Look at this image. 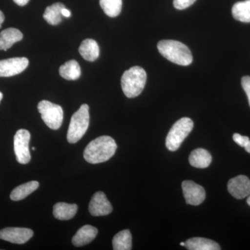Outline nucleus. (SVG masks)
I'll use <instances>...</instances> for the list:
<instances>
[{
  "mask_svg": "<svg viewBox=\"0 0 250 250\" xmlns=\"http://www.w3.org/2000/svg\"><path fill=\"white\" fill-rule=\"evenodd\" d=\"M117 149L116 141L111 136H103L97 138L86 146L83 157L91 164L106 162L114 155Z\"/></svg>",
  "mask_w": 250,
  "mask_h": 250,
  "instance_id": "obj_1",
  "label": "nucleus"
},
{
  "mask_svg": "<svg viewBox=\"0 0 250 250\" xmlns=\"http://www.w3.org/2000/svg\"><path fill=\"white\" fill-rule=\"evenodd\" d=\"M157 48L163 57L177 65L187 66L192 62V55L190 49L179 41H161L158 42Z\"/></svg>",
  "mask_w": 250,
  "mask_h": 250,
  "instance_id": "obj_2",
  "label": "nucleus"
},
{
  "mask_svg": "<svg viewBox=\"0 0 250 250\" xmlns=\"http://www.w3.org/2000/svg\"><path fill=\"white\" fill-rule=\"evenodd\" d=\"M147 81V74L143 67L134 66L126 70L121 78V86L125 96L134 98L142 93Z\"/></svg>",
  "mask_w": 250,
  "mask_h": 250,
  "instance_id": "obj_3",
  "label": "nucleus"
},
{
  "mask_svg": "<svg viewBox=\"0 0 250 250\" xmlns=\"http://www.w3.org/2000/svg\"><path fill=\"white\" fill-rule=\"evenodd\" d=\"M89 120V106L84 104L74 113L70 120L67 134L69 143H76L82 139L88 129Z\"/></svg>",
  "mask_w": 250,
  "mask_h": 250,
  "instance_id": "obj_4",
  "label": "nucleus"
},
{
  "mask_svg": "<svg viewBox=\"0 0 250 250\" xmlns=\"http://www.w3.org/2000/svg\"><path fill=\"white\" fill-rule=\"evenodd\" d=\"M193 122L189 118H182L176 122L167 135L166 146L172 152L177 150L193 129Z\"/></svg>",
  "mask_w": 250,
  "mask_h": 250,
  "instance_id": "obj_5",
  "label": "nucleus"
},
{
  "mask_svg": "<svg viewBox=\"0 0 250 250\" xmlns=\"http://www.w3.org/2000/svg\"><path fill=\"white\" fill-rule=\"evenodd\" d=\"M38 110L46 125L51 129L57 130L62 126L63 120V111L62 106L42 100L38 104Z\"/></svg>",
  "mask_w": 250,
  "mask_h": 250,
  "instance_id": "obj_6",
  "label": "nucleus"
},
{
  "mask_svg": "<svg viewBox=\"0 0 250 250\" xmlns=\"http://www.w3.org/2000/svg\"><path fill=\"white\" fill-rule=\"evenodd\" d=\"M31 135L26 129H20L14 136V151L16 159L21 164H27L31 160L29 143Z\"/></svg>",
  "mask_w": 250,
  "mask_h": 250,
  "instance_id": "obj_7",
  "label": "nucleus"
},
{
  "mask_svg": "<svg viewBox=\"0 0 250 250\" xmlns=\"http://www.w3.org/2000/svg\"><path fill=\"white\" fill-rule=\"evenodd\" d=\"M29 65L25 57H16L0 60V77H9L19 75Z\"/></svg>",
  "mask_w": 250,
  "mask_h": 250,
  "instance_id": "obj_8",
  "label": "nucleus"
},
{
  "mask_svg": "<svg viewBox=\"0 0 250 250\" xmlns=\"http://www.w3.org/2000/svg\"><path fill=\"white\" fill-rule=\"evenodd\" d=\"M184 196L188 205L197 206L205 201L206 192L202 186L192 181H184L182 182Z\"/></svg>",
  "mask_w": 250,
  "mask_h": 250,
  "instance_id": "obj_9",
  "label": "nucleus"
},
{
  "mask_svg": "<svg viewBox=\"0 0 250 250\" xmlns=\"http://www.w3.org/2000/svg\"><path fill=\"white\" fill-rule=\"evenodd\" d=\"M33 235L32 230L27 228H8L0 230V239L16 244L27 243Z\"/></svg>",
  "mask_w": 250,
  "mask_h": 250,
  "instance_id": "obj_10",
  "label": "nucleus"
},
{
  "mask_svg": "<svg viewBox=\"0 0 250 250\" xmlns=\"http://www.w3.org/2000/svg\"><path fill=\"white\" fill-rule=\"evenodd\" d=\"M88 209L93 216H104L111 213L113 207L111 202L103 192L98 191L94 194L89 204Z\"/></svg>",
  "mask_w": 250,
  "mask_h": 250,
  "instance_id": "obj_11",
  "label": "nucleus"
},
{
  "mask_svg": "<svg viewBox=\"0 0 250 250\" xmlns=\"http://www.w3.org/2000/svg\"><path fill=\"white\" fill-rule=\"evenodd\" d=\"M228 188L235 198H245L250 195V179L245 175L237 176L229 181Z\"/></svg>",
  "mask_w": 250,
  "mask_h": 250,
  "instance_id": "obj_12",
  "label": "nucleus"
},
{
  "mask_svg": "<svg viewBox=\"0 0 250 250\" xmlns=\"http://www.w3.org/2000/svg\"><path fill=\"white\" fill-rule=\"evenodd\" d=\"M98 229L91 225H85L77 231L76 234L72 238V242L76 247L84 246L95 239L98 235Z\"/></svg>",
  "mask_w": 250,
  "mask_h": 250,
  "instance_id": "obj_13",
  "label": "nucleus"
},
{
  "mask_svg": "<svg viewBox=\"0 0 250 250\" xmlns=\"http://www.w3.org/2000/svg\"><path fill=\"white\" fill-rule=\"evenodd\" d=\"M22 39V33L18 29L8 28L4 29L0 33V50H7Z\"/></svg>",
  "mask_w": 250,
  "mask_h": 250,
  "instance_id": "obj_14",
  "label": "nucleus"
},
{
  "mask_svg": "<svg viewBox=\"0 0 250 250\" xmlns=\"http://www.w3.org/2000/svg\"><path fill=\"white\" fill-rule=\"evenodd\" d=\"M212 156L205 149L198 148L190 153L189 163L190 165L197 168H206L211 164Z\"/></svg>",
  "mask_w": 250,
  "mask_h": 250,
  "instance_id": "obj_15",
  "label": "nucleus"
},
{
  "mask_svg": "<svg viewBox=\"0 0 250 250\" xmlns=\"http://www.w3.org/2000/svg\"><path fill=\"white\" fill-rule=\"evenodd\" d=\"M79 52L85 60L93 62L100 55V48L98 42L93 39H85L81 43Z\"/></svg>",
  "mask_w": 250,
  "mask_h": 250,
  "instance_id": "obj_16",
  "label": "nucleus"
},
{
  "mask_svg": "<svg viewBox=\"0 0 250 250\" xmlns=\"http://www.w3.org/2000/svg\"><path fill=\"white\" fill-rule=\"evenodd\" d=\"M186 248L189 250H220V246L212 240L195 237L186 242Z\"/></svg>",
  "mask_w": 250,
  "mask_h": 250,
  "instance_id": "obj_17",
  "label": "nucleus"
},
{
  "mask_svg": "<svg viewBox=\"0 0 250 250\" xmlns=\"http://www.w3.org/2000/svg\"><path fill=\"white\" fill-rule=\"evenodd\" d=\"M78 207L75 204H67L59 202L54 206L53 215L54 218L61 220H70L76 214Z\"/></svg>",
  "mask_w": 250,
  "mask_h": 250,
  "instance_id": "obj_18",
  "label": "nucleus"
},
{
  "mask_svg": "<svg viewBox=\"0 0 250 250\" xmlns=\"http://www.w3.org/2000/svg\"><path fill=\"white\" fill-rule=\"evenodd\" d=\"M65 8V5L62 3L57 2L47 6L43 14V18L46 22L51 25H57L62 22V9Z\"/></svg>",
  "mask_w": 250,
  "mask_h": 250,
  "instance_id": "obj_19",
  "label": "nucleus"
},
{
  "mask_svg": "<svg viewBox=\"0 0 250 250\" xmlns=\"http://www.w3.org/2000/svg\"><path fill=\"white\" fill-rule=\"evenodd\" d=\"M59 74L65 80H76L81 76L80 64L75 60L68 61L60 67Z\"/></svg>",
  "mask_w": 250,
  "mask_h": 250,
  "instance_id": "obj_20",
  "label": "nucleus"
},
{
  "mask_svg": "<svg viewBox=\"0 0 250 250\" xmlns=\"http://www.w3.org/2000/svg\"><path fill=\"white\" fill-rule=\"evenodd\" d=\"M39 187V183L36 181H31L27 183L23 184L13 190L10 197L13 201H20L35 191Z\"/></svg>",
  "mask_w": 250,
  "mask_h": 250,
  "instance_id": "obj_21",
  "label": "nucleus"
},
{
  "mask_svg": "<svg viewBox=\"0 0 250 250\" xmlns=\"http://www.w3.org/2000/svg\"><path fill=\"white\" fill-rule=\"evenodd\" d=\"M232 16L236 21L242 22H250V0L238 1L233 5Z\"/></svg>",
  "mask_w": 250,
  "mask_h": 250,
  "instance_id": "obj_22",
  "label": "nucleus"
},
{
  "mask_svg": "<svg viewBox=\"0 0 250 250\" xmlns=\"http://www.w3.org/2000/svg\"><path fill=\"white\" fill-rule=\"evenodd\" d=\"M132 248V237L129 230L125 229L117 233L113 239L114 250H130Z\"/></svg>",
  "mask_w": 250,
  "mask_h": 250,
  "instance_id": "obj_23",
  "label": "nucleus"
},
{
  "mask_svg": "<svg viewBox=\"0 0 250 250\" xmlns=\"http://www.w3.org/2000/svg\"><path fill=\"white\" fill-rule=\"evenodd\" d=\"M100 4L106 16L115 18L121 14L123 0H100Z\"/></svg>",
  "mask_w": 250,
  "mask_h": 250,
  "instance_id": "obj_24",
  "label": "nucleus"
},
{
  "mask_svg": "<svg viewBox=\"0 0 250 250\" xmlns=\"http://www.w3.org/2000/svg\"><path fill=\"white\" fill-rule=\"evenodd\" d=\"M195 1L196 0H174L173 4L175 9L184 10L190 7Z\"/></svg>",
  "mask_w": 250,
  "mask_h": 250,
  "instance_id": "obj_25",
  "label": "nucleus"
},
{
  "mask_svg": "<svg viewBox=\"0 0 250 250\" xmlns=\"http://www.w3.org/2000/svg\"><path fill=\"white\" fill-rule=\"evenodd\" d=\"M233 140L238 146L243 147H244L246 146L247 143H248V141H250V139L248 136H242V135L239 134H233Z\"/></svg>",
  "mask_w": 250,
  "mask_h": 250,
  "instance_id": "obj_26",
  "label": "nucleus"
},
{
  "mask_svg": "<svg viewBox=\"0 0 250 250\" xmlns=\"http://www.w3.org/2000/svg\"><path fill=\"white\" fill-rule=\"evenodd\" d=\"M242 87L248 95V101L250 106V77H243L241 80Z\"/></svg>",
  "mask_w": 250,
  "mask_h": 250,
  "instance_id": "obj_27",
  "label": "nucleus"
},
{
  "mask_svg": "<svg viewBox=\"0 0 250 250\" xmlns=\"http://www.w3.org/2000/svg\"><path fill=\"white\" fill-rule=\"evenodd\" d=\"M29 0H14L15 3L16 4H18V6H25L26 4H28Z\"/></svg>",
  "mask_w": 250,
  "mask_h": 250,
  "instance_id": "obj_28",
  "label": "nucleus"
},
{
  "mask_svg": "<svg viewBox=\"0 0 250 250\" xmlns=\"http://www.w3.org/2000/svg\"><path fill=\"white\" fill-rule=\"evenodd\" d=\"M62 15L63 17L69 18L71 16V13L66 8H64V9H62Z\"/></svg>",
  "mask_w": 250,
  "mask_h": 250,
  "instance_id": "obj_29",
  "label": "nucleus"
},
{
  "mask_svg": "<svg viewBox=\"0 0 250 250\" xmlns=\"http://www.w3.org/2000/svg\"><path fill=\"white\" fill-rule=\"evenodd\" d=\"M4 15L3 14L2 11H0V28L1 27V24L4 21Z\"/></svg>",
  "mask_w": 250,
  "mask_h": 250,
  "instance_id": "obj_30",
  "label": "nucleus"
},
{
  "mask_svg": "<svg viewBox=\"0 0 250 250\" xmlns=\"http://www.w3.org/2000/svg\"><path fill=\"white\" fill-rule=\"evenodd\" d=\"M245 149H246V150L248 153H250V140L249 141H248V143H247L246 146H245Z\"/></svg>",
  "mask_w": 250,
  "mask_h": 250,
  "instance_id": "obj_31",
  "label": "nucleus"
},
{
  "mask_svg": "<svg viewBox=\"0 0 250 250\" xmlns=\"http://www.w3.org/2000/svg\"><path fill=\"white\" fill-rule=\"evenodd\" d=\"M247 202H248V205L250 206V195L248 196V200H247Z\"/></svg>",
  "mask_w": 250,
  "mask_h": 250,
  "instance_id": "obj_32",
  "label": "nucleus"
},
{
  "mask_svg": "<svg viewBox=\"0 0 250 250\" xmlns=\"http://www.w3.org/2000/svg\"><path fill=\"white\" fill-rule=\"evenodd\" d=\"M3 98V94L0 92V103H1V100H2Z\"/></svg>",
  "mask_w": 250,
  "mask_h": 250,
  "instance_id": "obj_33",
  "label": "nucleus"
},
{
  "mask_svg": "<svg viewBox=\"0 0 250 250\" xmlns=\"http://www.w3.org/2000/svg\"><path fill=\"white\" fill-rule=\"evenodd\" d=\"M180 246H186V243H183V242H182V243H180Z\"/></svg>",
  "mask_w": 250,
  "mask_h": 250,
  "instance_id": "obj_34",
  "label": "nucleus"
},
{
  "mask_svg": "<svg viewBox=\"0 0 250 250\" xmlns=\"http://www.w3.org/2000/svg\"><path fill=\"white\" fill-rule=\"evenodd\" d=\"M31 149H32V150H35L36 148L34 147H33L32 148H31Z\"/></svg>",
  "mask_w": 250,
  "mask_h": 250,
  "instance_id": "obj_35",
  "label": "nucleus"
}]
</instances>
